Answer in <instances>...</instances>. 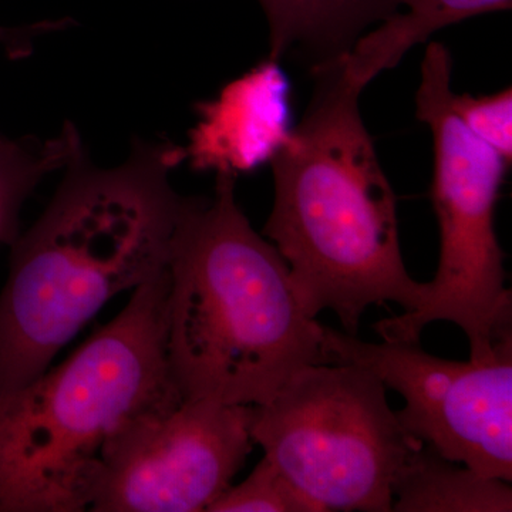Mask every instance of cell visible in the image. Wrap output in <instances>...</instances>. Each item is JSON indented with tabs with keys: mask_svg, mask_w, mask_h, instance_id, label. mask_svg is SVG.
<instances>
[{
	"mask_svg": "<svg viewBox=\"0 0 512 512\" xmlns=\"http://www.w3.org/2000/svg\"><path fill=\"white\" fill-rule=\"evenodd\" d=\"M171 143H140L126 163L94 167L82 147L39 220L13 242L0 292V394L42 375L114 298L168 268L188 198Z\"/></svg>",
	"mask_w": 512,
	"mask_h": 512,
	"instance_id": "cell-1",
	"label": "cell"
},
{
	"mask_svg": "<svg viewBox=\"0 0 512 512\" xmlns=\"http://www.w3.org/2000/svg\"><path fill=\"white\" fill-rule=\"evenodd\" d=\"M451 109L464 127L485 146L512 161V89L505 87L501 92L487 96L453 93Z\"/></svg>",
	"mask_w": 512,
	"mask_h": 512,
	"instance_id": "cell-14",
	"label": "cell"
},
{
	"mask_svg": "<svg viewBox=\"0 0 512 512\" xmlns=\"http://www.w3.org/2000/svg\"><path fill=\"white\" fill-rule=\"evenodd\" d=\"M512 0H403L406 12L383 20L379 28L359 37L343 55L346 69L366 87L380 73L393 69L413 46L434 33L474 16L511 9Z\"/></svg>",
	"mask_w": 512,
	"mask_h": 512,
	"instance_id": "cell-11",
	"label": "cell"
},
{
	"mask_svg": "<svg viewBox=\"0 0 512 512\" xmlns=\"http://www.w3.org/2000/svg\"><path fill=\"white\" fill-rule=\"evenodd\" d=\"M312 74L302 121L271 161L275 200L264 235L288 264L308 315L330 309L356 336L369 306L417 311L427 284L404 265L396 195L360 114L365 87L343 56Z\"/></svg>",
	"mask_w": 512,
	"mask_h": 512,
	"instance_id": "cell-2",
	"label": "cell"
},
{
	"mask_svg": "<svg viewBox=\"0 0 512 512\" xmlns=\"http://www.w3.org/2000/svg\"><path fill=\"white\" fill-rule=\"evenodd\" d=\"M403 0H259L269 26V59L298 56L313 67L346 55L370 25Z\"/></svg>",
	"mask_w": 512,
	"mask_h": 512,
	"instance_id": "cell-10",
	"label": "cell"
},
{
	"mask_svg": "<svg viewBox=\"0 0 512 512\" xmlns=\"http://www.w3.org/2000/svg\"><path fill=\"white\" fill-rule=\"evenodd\" d=\"M0 140H2V138H0Z\"/></svg>",
	"mask_w": 512,
	"mask_h": 512,
	"instance_id": "cell-16",
	"label": "cell"
},
{
	"mask_svg": "<svg viewBox=\"0 0 512 512\" xmlns=\"http://www.w3.org/2000/svg\"><path fill=\"white\" fill-rule=\"evenodd\" d=\"M251 434L316 512L392 511L394 485L423 446L390 409L379 377L350 363L293 373L254 406Z\"/></svg>",
	"mask_w": 512,
	"mask_h": 512,
	"instance_id": "cell-6",
	"label": "cell"
},
{
	"mask_svg": "<svg viewBox=\"0 0 512 512\" xmlns=\"http://www.w3.org/2000/svg\"><path fill=\"white\" fill-rule=\"evenodd\" d=\"M316 512L284 476L262 458L241 484L231 485L208 512Z\"/></svg>",
	"mask_w": 512,
	"mask_h": 512,
	"instance_id": "cell-13",
	"label": "cell"
},
{
	"mask_svg": "<svg viewBox=\"0 0 512 512\" xmlns=\"http://www.w3.org/2000/svg\"><path fill=\"white\" fill-rule=\"evenodd\" d=\"M30 192L20 165L0 151V242L12 244L18 237V217Z\"/></svg>",
	"mask_w": 512,
	"mask_h": 512,
	"instance_id": "cell-15",
	"label": "cell"
},
{
	"mask_svg": "<svg viewBox=\"0 0 512 512\" xmlns=\"http://www.w3.org/2000/svg\"><path fill=\"white\" fill-rule=\"evenodd\" d=\"M451 72L447 47L431 42L421 63L416 117L433 134L431 201L440 229L439 266L420 309L377 322L375 329L383 340L419 343L426 326L451 322L466 333L470 359H481L512 333L505 255L495 232V208L510 165L457 119Z\"/></svg>",
	"mask_w": 512,
	"mask_h": 512,
	"instance_id": "cell-5",
	"label": "cell"
},
{
	"mask_svg": "<svg viewBox=\"0 0 512 512\" xmlns=\"http://www.w3.org/2000/svg\"><path fill=\"white\" fill-rule=\"evenodd\" d=\"M218 174L188 198L168 261L165 349L184 400L261 406L302 367L332 363L288 264L256 234Z\"/></svg>",
	"mask_w": 512,
	"mask_h": 512,
	"instance_id": "cell-3",
	"label": "cell"
},
{
	"mask_svg": "<svg viewBox=\"0 0 512 512\" xmlns=\"http://www.w3.org/2000/svg\"><path fill=\"white\" fill-rule=\"evenodd\" d=\"M332 363L379 377L406 402L396 412L404 430L480 476L512 481V333L491 355L468 362L441 359L420 343H369L325 326Z\"/></svg>",
	"mask_w": 512,
	"mask_h": 512,
	"instance_id": "cell-7",
	"label": "cell"
},
{
	"mask_svg": "<svg viewBox=\"0 0 512 512\" xmlns=\"http://www.w3.org/2000/svg\"><path fill=\"white\" fill-rule=\"evenodd\" d=\"M168 268L59 366L0 394V512L90 510L114 441L183 399L165 349Z\"/></svg>",
	"mask_w": 512,
	"mask_h": 512,
	"instance_id": "cell-4",
	"label": "cell"
},
{
	"mask_svg": "<svg viewBox=\"0 0 512 512\" xmlns=\"http://www.w3.org/2000/svg\"><path fill=\"white\" fill-rule=\"evenodd\" d=\"M396 512H510V483L458 467L423 444L394 485Z\"/></svg>",
	"mask_w": 512,
	"mask_h": 512,
	"instance_id": "cell-12",
	"label": "cell"
},
{
	"mask_svg": "<svg viewBox=\"0 0 512 512\" xmlns=\"http://www.w3.org/2000/svg\"><path fill=\"white\" fill-rule=\"evenodd\" d=\"M254 406L181 400L114 441L90 511H208L251 453Z\"/></svg>",
	"mask_w": 512,
	"mask_h": 512,
	"instance_id": "cell-8",
	"label": "cell"
},
{
	"mask_svg": "<svg viewBox=\"0 0 512 512\" xmlns=\"http://www.w3.org/2000/svg\"><path fill=\"white\" fill-rule=\"evenodd\" d=\"M291 89L272 59L227 84L200 107L185 158L197 170L234 177L271 163L292 134Z\"/></svg>",
	"mask_w": 512,
	"mask_h": 512,
	"instance_id": "cell-9",
	"label": "cell"
}]
</instances>
